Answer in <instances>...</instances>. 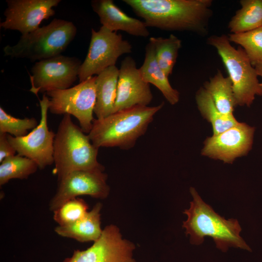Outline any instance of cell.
<instances>
[{
  "instance_id": "1",
  "label": "cell",
  "mask_w": 262,
  "mask_h": 262,
  "mask_svg": "<svg viewBox=\"0 0 262 262\" xmlns=\"http://www.w3.org/2000/svg\"><path fill=\"white\" fill-rule=\"evenodd\" d=\"M147 27L208 33L212 0H123Z\"/></svg>"
},
{
  "instance_id": "27",
  "label": "cell",
  "mask_w": 262,
  "mask_h": 262,
  "mask_svg": "<svg viewBox=\"0 0 262 262\" xmlns=\"http://www.w3.org/2000/svg\"><path fill=\"white\" fill-rule=\"evenodd\" d=\"M88 205L80 198L71 199L53 211V219L59 226L73 223L83 218L87 213Z\"/></svg>"
},
{
  "instance_id": "21",
  "label": "cell",
  "mask_w": 262,
  "mask_h": 262,
  "mask_svg": "<svg viewBox=\"0 0 262 262\" xmlns=\"http://www.w3.org/2000/svg\"><path fill=\"white\" fill-rule=\"evenodd\" d=\"M241 8L228 24L231 33L250 31L262 26V0H241Z\"/></svg>"
},
{
  "instance_id": "17",
  "label": "cell",
  "mask_w": 262,
  "mask_h": 262,
  "mask_svg": "<svg viewBox=\"0 0 262 262\" xmlns=\"http://www.w3.org/2000/svg\"><path fill=\"white\" fill-rule=\"evenodd\" d=\"M102 206L101 203H97L83 218L69 225H59L55 228V231L60 236L80 242H95L103 231L100 221Z\"/></svg>"
},
{
  "instance_id": "26",
  "label": "cell",
  "mask_w": 262,
  "mask_h": 262,
  "mask_svg": "<svg viewBox=\"0 0 262 262\" xmlns=\"http://www.w3.org/2000/svg\"><path fill=\"white\" fill-rule=\"evenodd\" d=\"M38 124L35 118H16L8 114L1 107L0 108V133L15 137H22L28 134V130L34 129Z\"/></svg>"
},
{
  "instance_id": "12",
  "label": "cell",
  "mask_w": 262,
  "mask_h": 262,
  "mask_svg": "<svg viewBox=\"0 0 262 262\" xmlns=\"http://www.w3.org/2000/svg\"><path fill=\"white\" fill-rule=\"evenodd\" d=\"M104 170H78L67 174L59 181L57 191L49 202L50 210L53 212L66 202L79 196L106 198L110 187Z\"/></svg>"
},
{
  "instance_id": "5",
  "label": "cell",
  "mask_w": 262,
  "mask_h": 262,
  "mask_svg": "<svg viewBox=\"0 0 262 262\" xmlns=\"http://www.w3.org/2000/svg\"><path fill=\"white\" fill-rule=\"evenodd\" d=\"M77 28L71 21L54 18L49 24L21 35L15 45L3 48L5 56L40 61L59 55L75 38Z\"/></svg>"
},
{
  "instance_id": "15",
  "label": "cell",
  "mask_w": 262,
  "mask_h": 262,
  "mask_svg": "<svg viewBox=\"0 0 262 262\" xmlns=\"http://www.w3.org/2000/svg\"><path fill=\"white\" fill-rule=\"evenodd\" d=\"M152 98L149 84L142 78L135 60L130 56L126 57L119 69L113 113L134 106H147Z\"/></svg>"
},
{
  "instance_id": "13",
  "label": "cell",
  "mask_w": 262,
  "mask_h": 262,
  "mask_svg": "<svg viewBox=\"0 0 262 262\" xmlns=\"http://www.w3.org/2000/svg\"><path fill=\"white\" fill-rule=\"evenodd\" d=\"M254 132V127L239 122L219 134L207 137L201 155L225 163H232L251 149Z\"/></svg>"
},
{
  "instance_id": "14",
  "label": "cell",
  "mask_w": 262,
  "mask_h": 262,
  "mask_svg": "<svg viewBox=\"0 0 262 262\" xmlns=\"http://www.w3.org/2000/svg\"><path fill=\"white\" fill-rule=\"evenodd\" d=\"M6 2L5 18L0 23V27L16 30L24 35L36 30L43 20L54 15L53 7L61 0H7Z\"/></svg>"
},
{
  "instance_id": "18",
  "label": "cell",
  "mask_w": 262,
  "mask_h": 262,
  "mask_svg": "<svg viewBox=\"0 0 262 262\" xmlns=\"http://www.w3.org/2000/svg\"><path fill=\"white\" fill-rule=\"evenodd\" d=\"M118 75L119 69L115 66L96 76V102L94 113L97 119L103 118L114 112Z\"/></svg>"
},
{
  "instance_id": "20",
  "label": "cell",
  "mask_w": 262,
  "mask_h": 262,
  "mask_svg": "<svg viewBox=\"0 0 262 262\" xmlns=\"http://www.w3.org/2000/svg\"><path fill=\"white\" fill-rule=\"evenodd\" d=\"M204 88L211 96L216 108L222 114L233 115L236 103L231 82L218 71L209 81L204 84Z\"/></svg>"
},
{
  "instance_id": "29",
  "label": "cell",
  "mask_w": 262,
  "mask_h": 262,
  "mask_svg": "<svg viewBox=\"0 0 262 262\" xmlns=\"http://www.w3.org/2000/svg\"><path fill=\"white\" fill-rule=\"evenodd\" d=\"M254 66L258 76H260L262 78V82H260L259 96H262V62L256 64Z\"/></svg>"
},
{
  "instance_id": "22",
  "label": "cell",
  "mask_w": 262,
  "mask_h": 262,
  "mask_svg": "<svg viewBox=\"0 0 262 262\" xmlns=\"http://www.w3.org/2000/svg\"><path fill=\"white\" fill-rule=\"evenodd\" d=\"M196 100L201 115L211 124L213 135L219 134L239 122L233 115H224L219 112L204 87L197 91Z\"/></svg>"
},
{
  "instance_id": "25",
  "label": "cell",
  "mask_w": 262,
  "mask_h": 262,
  "mask_svg": "<svg viewBox=\"0 0 262 262\" xmlns=\"http://www.w3.org/2000/svg\"><path fill=\"white\" fill-rule=\"evenodd\" d=\"M228 37L230 42L241 47L253 66L262 62V26L244 33H230Z\"/></svg>"
},
{
  "instance_id": "28",
  "label": "cell",
  "mask_w": 262,
  "mask_h": 262,
  "mask_svg": "<svg viewBox=\"0 0 262 262\" xmlns=\"http://www.w3.org/2000/svg\"><path fill=\"white\" fill-rule=\"evenodd\" d=\"M16 152L8 140L7 134L0 133V163L7 157L15 155Z\"/></svg>"
},
{
  "instance_id": "19",
  "label": "cell",
  "mask_w": 262,
  "mask_h": 262,
  "mask_svg": "<svg viewBox=\"0 0 262 262\" xmlns=\"http://www.w3.org/2000/svg\"><path fill=\"white\" fill-rule=\"evenodd\" d=\"M139 70L143 79L156 87L170 104L175 105L179 102L180 93L172 87L168 77L159 66L154 47L150 42L146 46L144 61Z\"/></svg>"
},
{
  "instance_id": "3",
  "label": "cell",
  "mask_w": 262,
  "mask_h": 262,
  "mask_svg": "<svg viewBox=\"0 0 262 262\" xmlns=\"http://www.w3.org/2000/svg\"><path fill=\"white\" fill-rule=\"evenodd\" d=\"M164 102L155 106H137L114 113L102 119H94L88 134L97 147H132L144 135Z\"/></svg>"
},
{
  "instance_id": "24",
  "label": "cell",
  "mask_w": 262,
  "mask_h": 262,
  "mask_svg": "<svg viewBox=\"0 0 262 262\" xmlns=\"http://www.w3.org/2000/svg\"><path fill=\"white\" fill-rule=\"evenodd\" d=\"M38 168L33 161L18 154L7 157L0 165V185L5 184L12 179H27Z\"/></svg>"
},
{
  "instance_id": "16",
  "label": "cell",
  "mask_w": 262,
  "mask_h": 262,
  "mask_svg": "<svg viewBox=\"0 0 262 262\" xmlns=\"http://www.w3.org/2000/svg\"><path fill=\"white\" fill-rule=\"evenodd\" d=\"M91 6L98 15L102 26L112 32L122 31L130 35L144 37L149 34L144 21L129 16L113 0H92Z\"/></svg>"
},
{
  "instance_id": "11",
  "label": "cell",
  "mask_w": 262,
  "mask_h": 262,
  "mask_svg": "<svg viewBox=\"0 0 262 262\" xmlns=\"http://www.w3.org/2000/svg\"><path fill=\"white\" fill-rule=\"evenodd\" d=\"M135 249L132 242L123 238L119 229L110 224L92 246L84 250H74L63 262H136Z\"/></svg>"
},
{
  "instance_id": "6",
  "label": "cell",
  "mask_w": 262,
  "mask_h": 262,
  "mask_svg": "<svg viewBox=\"0 0 262 262\" xmlns=\"http://www.w3.org/2000/svg\"><path fill=\"white\" fill-rule=\"evenodd\" d=\"M207 42L216 49L227 69L236 105L250 106L255 96H259L260 82L256 69L244 50L233 47L225 34L211 35Z\"/></svg>"
},
{
  "instance_id": "4",
  "label": "cell",
  "mask_w": 262,
  "mask_h": 262,
  "mask_svg": "<svg viewBox=\"0 0 262 262\" xmlns=\"http://www.w3.org/2000/svg\"><path fill=\"white\" fill-rule=\"evenodd\" d=\"M98 149L74 123L71 115H64L54 141L53 173L58 181L75 171L104 169L97 159Z\"/></svg>"
},
{
  "instance_id": "8",
  "label": "cell",
  "mask_w": 262,
  "mask_h": 262,
  "mask_svg": "<svg viewBox=\"0 0 262 262\" xmlns=\"http://www.w3.org/2000/svg\"><path fill=\"white\" fill-rule=\"evenodd\" d=\"M131 52V45L121 34L102 26L98 31L92 29L88 52L79 69L80 82L115 66L120 56Z\"/></svg>"
},
{
  "instance_id": "10",
  "label": "cell",
  "mask_w": 262,
  "mask_h": 262,
  "mask_svg": "<svg viewBox=\"0 0 262 262\" xmlns=\"http://www.w3.org/2000/svg\"><path fill=\"white\" fill-rule=\"evenodd\" d=\"M39 102L41 117L38 126L25 136L15 137L7 134V136L18 154L31 159L40 169H43L54 163L55 134L48 126L49 98L44 95Z\"/></svg>"
},
{
  "instance_id": "9",
  "label": "cell",
  "mask_w": 262,
  "mask_h": 262,
  "mask_svg": "<svg viewBox=\"0 0 262 262\" xmlns=\"http://www.w3.org/2000/svg\"><path fill=\"white\" fill-rule=\"evenodd\" d=\"M82 63L75 57L59 55L37 62L32 68L30 91L66 89L77 80Z\"/></svg>"
},
{
  "instance_id": "2",
  "label": "cell",
  "mask_w": 262,
  "mask_h": 262,
  "mask_svg": "<svg viewBox=\"0 0 262 262\" xmlns=\"http://www.w3.org/2000/svg\"><path fill=\"white\" fill-rule=\"evenodd\" d=\"M190 192L193 199L189 208L183 212L187 218L183 222L182 228L186 235H190L192 244L199 245L205 237H210L223 252L231 246L251 251L240 235L242 229L237 219L227 220L220 216L202 200L194 187H190Z\"/></svg>"
},
{
  "instance_id": "23",
  "label": "cell",
  "mask_w": 262,
  "mask_h": 262,
  "mask_svg": "<svg viewBox=\"0 0 262 262\" xmlns=\"http://www.w3.org/2000/svg\"><path fill=\"white\" fill-rule=\"evenodd\" d=\"M153 45L157 61L167 77L170 75L176 64L181 41L171 34L167 38L151 37L149 41Z\"/></svg>"
},
{
  "instance_id": "7",
  "label": "cell",
  "mask_w": 262,
  "mask_h": 262,
  "mask_svg": "<svg viewBox=\"0 0 262 262\" xmlns=\"http://www.w3.org/2000/svg\"><path fill=\"white\" fill-rule=\"evenodd\" d=\"M96 76L66 89L47 92L49 110L55 115L69 114L76 117L82 131L89 133L94 120L96 102Z\"/></svg>"
}]
</instances>
